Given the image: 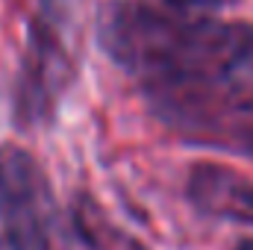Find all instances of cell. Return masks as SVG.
<instances>
[{
	"label": "cell",
	"mask_w": 253,
	"mask_h": 250,
	"mask_svg": "<svg viewBox=\"0 0 253 250\" xmlns=\"http://www.w3.org/2000/svg\"><path fill=\"white\" fill-rule=\"evenodd\" d=\"M100 50L138 85L253 74V24L174 15L135 0H109L97 15Z\"/></svg>",
	"instance_id": "1"
},
{
	"label": "cell",
	"mask_w": 253,
	"mask_h": 250,
	"mask_svg": "<svg viewBox=\"0 0 253 250\" xmlns=\"http://www.w3.org/2000/svg\"><path fill=\"white\" fill-rule=\"evenodd\" d=\"M150 112L183 141L253 156V74L141 85Z\"/></svg>",
	"instance_id": "2"
},
{
	"label": "cell",
	"mask_w": 253,
	"mask_h": 250,
	"mask_svg": "<svg viewBox=\"0 0 253 250\" xmlns=\"http://www.w3.org/2000/svg\"><path fill=\"white\" fill-rule=\"evenodd\" d=\"M0 227L9 250H68L56 194L33 153L18 144L0 147Z\"/></svg>",
	"instance_id": "3"
},
{
	"label": "cell",
	"mask_w": 253,
	"mask_h": 250,
	"mask_svg": "<svg viewBox=\"0 0 253 250\" xmlns=\"http://www.w3.org/2000/svg\"><path fill=\"white\" fill-rule=\"evenodd\" d=\"M74 74V56L65 39L62 18L53 6H42L30 27V42L21 59V74L15 85V124L24 129L47 124L62 100Z\"/></svg>",
	"instance_id": "4"
},
{
	"label": "cell",
	"mask_w": 253,
	"mask_h": 250,
	"mask_svg": "<svg viewBox=\"0 0 253 250\" xmlns=\"http://www.w3.org/2000/svg\"><path fill=\"white\" fill-rule=\"evenodd\" d=\"M191 206L209 218L253 227V180L215 162H197L186 183Z\"/></svg>",
	"instance_id": "5"
},
{
	"label": "cell",
	"mask_w": 253,
	"mask_h": 250,
	"mask_svg": "<svg viewBox=\"0 0 253 250\" xmlns=\"http://www.w3.org/2000/svg\"><path fill=\"white\" fill-rule=\"evenodd\" d=\"M165 12L174 15H191V18H209V12L221 9L224 0H159Z\"/></svg>",
	"instance_id": "6"
},
{
	"label": "cell",
	"mask_w": 253,
	"mask_h": 250,
	"mask_svg": "<svg viewBox=\"0 0 253 250\" xmlns=\"http://www.w3.org/2000/svg\"><path fill=\"white\" fill-rule=\"evenodd\" d=\"M236 250H253V239H248V242H242V245H239Z\"/></svg>",
	"instance_id": "7"
}]
</instances>
